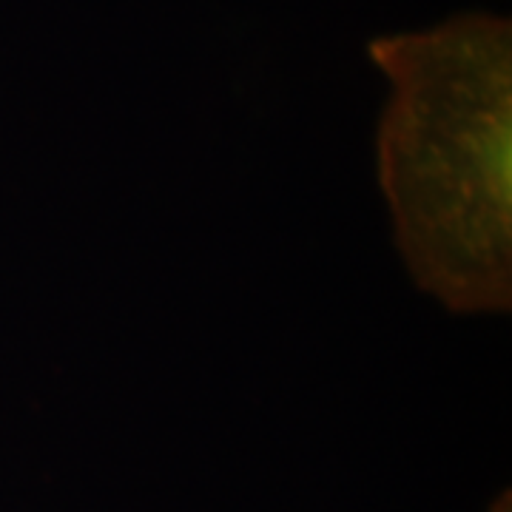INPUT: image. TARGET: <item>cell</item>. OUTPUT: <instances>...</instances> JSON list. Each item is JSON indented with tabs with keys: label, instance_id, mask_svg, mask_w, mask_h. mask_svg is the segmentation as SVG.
<instances>
[{
	"label": "cell",
	"instance_id": "1",
	"mask_svg": "<svg viewBox=\"0 0 512 512\" xmlns=\"http://www.w3.org/2000/svg\"><path fill=\"white\" fill-rule=\"evenodd\" d=\"M367 52L390 83L379 183L407 271L458 316L510 313V18L467 12Z\"/></svg>",
	"mask_w": 512,
	"mask_h": 512
}]
</instances>
